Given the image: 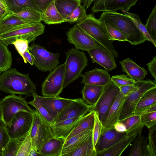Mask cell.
I'll return each instance as SVG.
<instances>
[{
	"mask_svg": "<svg viewBox=\"0 0 156 156\" xmlns=\"http://www.w3.org/2000/svg\"><path fill=\"white\" fill-rule=\"evenodd\" d=\"M36 86L28 74H23L16 68H10L0 75V91L27 97L36 92Z\"/></svg>",
	"mask_w": 156,
	"mask_h": 156,
	"instance_id": "1",
	"label": "cell"
},
{
	"mask_svg": "<svg viewBox=\"0 0 156 156\" xmlns=\"http://www.w3.org/2000/svg\"><path fill=\"white\" fill-rule=\"evenodd\" d=\"M99 19L103 22L110 23L117 28L132 45H137L147 41L132 20L125 14L104 11Z\"/></svg>",
	"mask_w": 156,
	"mask_h": 156,
	"instance_id": "2",
	"label": "cell"
},
{
	"mask_svg": "<svg viewBox=\"0 0 156 156\" xmlns=\"http://www.w3.org/2000/svg\"><path fill=\"white\" fill-rule=\"evenodd\" d=\"M45 26L41 23L9 27L0 26V41L7 46L17 39L27 40L29 43L43 34Z\"/></svg>",
	"mask_w": 156,
	"mask_h": 156,
	"instance_id": "3",
	"label": "cell"
},
{
	"mask_svg": "<svg viewBox=\"0 0 156 156\" xmlns=\"http://www.w3.org/2000/svg\"><path fill=\"white\" fill-rule=\"evenodd\" d=\"M76 24L91 37L103 45L117 58L119 55L113 46V41L104 24L95 18L93 13L87 15L86 18Z\"/></svg>",
	"mask_w": 156,
	"mask_h": 156,
	"instance_id": "4",
	"label": "cell"
},
{
	"mask_svg": "<svg viewBox=\"0 0 156 156\" xmlns=\"http://www.w3.org/2000/svg\"><path fill=\"white\" fill-rule=\"evenodd\" d=\"M66 60L63 88L67 87L80 77L87 66L88 60L85 54L72 48L66 52Z\"/></svg>",
	"mask_w": 156,
	"mask_h": 156,
	"instance_id": "5",
	"label": "cell"
},
{
	"mask_svg": "<svg viewBox=\"0 0 156 156\" xmlns=\"http://www.w3.org/2000/svg\"><path fill=\"white\" fill-rule=\"evenodd\" d=\"M33 115L30 130L32 147L38 151L49 140L55 137L51 126L37 109Z\"/></svg>",
	"mask_w": 156,
	"mask_h": 156,
	"instance_id": "6",
	"label": "cell"
},
{
	"mask_svg": "<svg viewBox=\"0 0 156 156\" xmlns=\"http://www.w3.org/2000/svg\"><path fill=\"white\" fill-rule=\"evenodd\" d=\"M28 49L34 56V65L39 70L44 72L51 71L60 63V53L49 51L38 44H32Z\"/></svg>",
	"mask_w": 156,
	"mask_h": 156,
	"instance_id": "7",
	"label": "cell"
},
{
	"mask_svg": "<svg viewBox=\"0 0 156 156\" xmlns=\"http://www.w3.org/2000/svg\"><path fill=\"white\" fill-rule=\"evenodd\" d=\"M135 83L137 87L126 97L119 121L134 115L136 107L142 95L148 90L156 87L155 82L150 80L135 81Z\"/></svg>",
	"mask_w": 156,
	"mask_h": 156,
	"instance_id": "8",
	"label": "cell"
},
{
	"mask_svg": "<svg viewBox=\"0 0 156 156\" xmlns=\"http://www.w3.org/2000/svg\"><path fill=\"white\" fill-rule=\"evenodd\" d=\"M1 105L2 119L6 125L11 122L18 112L23 111L33 114L34 110L20 95L11 94L6 96L1 100Z\"/></svg>",
	"mask_w": 156,
	"mask_h": 156,
	"instance_id": "9",
	"label": "cell"
},
{
	"mask_svg": "<svg viewBox=\"0 0 156 156\" xmlns=\"http://www.w3.org/2000/svg\"><path fill=\"white\" fill-rule=\"evenodd\" d=\"M33 119V114L21 111L6 125V129L10 138H23L30 130Z\"/></svg>",
	"mask_w": 156,
	"mask_h": 156,
	"instance_id": "10",
	"label": "cell"
},
{
	"mask_svg": "<svg viewBox=\"0 0 156 156\" xmlns=\"http://www.w3.org/2000/svg\"><path fill=\"white\" fill-rule=\"evenodd\" d=\"M65 62L58 66L50 73L42 84V95L44 96H59L63 88Z\"/></svg>",
	"mask_w": 156,
	"mask_h": 156,
	"instance_id": "11",
	"label": "cell"
},
{
	"mask_svg": "<svg viewBox=\"0 0 156 156\" xmlns=\"http://www.w3.org/2000/svg\"><path fill=\"white\" fill-rule=\"evenodd\" d=\"M119 92V88L111 80L104 86L103 92L91 110L95 112L103 125L109 108Z\"/></svg>",
	"mask_w": 156,
	"mask_h": 156,
	"instance_id": "12",
	"label": "cell"
},
{
	"mask_svg": "<svg viewBox=\"0 0 156 156\" xmlns=\"http://www.w3.org/2000/svg\"><path fill=\"white\" fill-rule=\"evenodd\" d=\"M66 35L68 42L82 51L87 52L100 44L76 24L67 32Z\"/></svg>",
	"mask_w": 156,
	"mask_h": 156,
	"instance_id": "13",
	"label": "cell"
},
{
	"mask_svg": "<svg viewBox=\"0 0 156 156\" xmlns=\"http://www.w3.org/2000/svg\"><path fill=\"white\" fill-rule=\"evenodd\" d=\"M91 108V106L83 99H75L59 114L55 120V123L66 119L84 116L90 112Z\"/></svg>",
	"mask_w": 156,
	"mask_h": 156,
	"instance_id": "14",
	"label": "cell"
},
{
	"mask_svg": "<svg viewBox=\"0 0 156 156\" xmlns=\"http://www.w3.org/2000/svg\"><path fill=\"white\" fill-rule=\"evenodd\" d=\"M87 52L93 63L98 64L107 71H111L117 67L114 56L101 44Z\"/></svg>",
	"mask_w": 156,
	"mask_h": 156,
	"instance_id": "15",
	"label": "cell"
},
{
	"mask_svg": "<svg viewBox=\"0 0 156 156\" xmlns=\"http://www.w3.org/2000/svg\"><path fill=\"white\" fill-rule=\"evenodd\" d=\"M138 0H95L91 10L94 14L100 11L116 12L126 9L129 10Z\"/></svg>",
	"mask_w": 156,
	"mask_h": 156,
	"instance_id": "16",
	"label": "cell"
},
{
	"mask_svg": "<svg viewBox=\"0 0 156 156\" xmlns=\"http://www.w3.org/2000/svg\"><path fill=\"white\" fill-rule=\"evenodd\" d=\"M144 125H142L127 133L122 140L111 147L97 153V156H120L132 142L142 133Z\"/></svg>",
	"mask_w": 156,
	"mask_h": 156,
	"instance_id": "17",
	"label": "cell"
},
{
	"mask_svg": "<svg viewBox=\"0 0 156 156\" xmlns=\"http://www.w3.org/2000/svg\"><path fill=\"white\" fill-rule=\"evenodd\" d=\"M44 107L55 120L66 106L75 99L63 98L59 96H40Z\"/></svg>",
	"mask_w": 156,
	"mask_h": 156,
	"instance_id": "18",
	"label": "cell"
},
{
	"mask_svg": "<svg viewBox=\"0 0 156 156\" xmlns=\"http://www.w3.org/2000/svg\"><path fill=\"white\" fill-rule=\"evenodd\" d=\"M126 99L119 91L107 112L102 131L114 128L115 124L119 120Z\"/></svg>",
	"mask_w": 156,
	"mask_h": 156,
	"instance_id": "19",
	"label": "cell"
},
{
	"mask_svg": "<svg viewBox=\"0 0 156 156\" xmlns=\"http://www.w3.org/2000/svg\"><path fill=\"white\" fill-rule=\"evenodd\" d=\"M127 134L126 132H118L114 128L102 130L95 146L97 153L112 146L123 139Z\"/></svg>",
	"mask_w": 156,
	"mask_h": 156,
	"instance_id": "20",
	"label": "cell"
},
{
	"mask_svg": "<svg viewBox=\"0 0 156 156\" xmlns=\"http://www.w3.org/2000/svg\"><path fill=\"white\" fill-rule=\"evenodd\" d=\"M82 77L81 83L84 84L104 86L111 80L110 75L106 70L97 68L86 72Z\"/></svg>",
	"mask_w": 156,
	"mask_h": 156,
	"instance_id": "21",
	"label": "cell"
},
{
	"mask_svg": "<svg viewBox=\"0 0 156 156\" xmlns=\"http://www.w3.org/2000/svg\"><path fill=\"white\" fill-rule=\"evenodd\" d=\"M84 116L66 119L55 123L51 127L54 137L66 140Z\"/></svg>",
	"mask_w": 156,
	"mask_h": 156,
	"instance_id": "22",
	"label": "cell"
},
{
	"mask_svg": "<svg viewBox=\"0 0 156 156\" xmlns=\"http://www.w3.org/2000/svg\"><path fill=\"white\" fill-rule=\"evenodd\" d=\"M119 62L122 66V71L135 81L144 80L147 74V71L144 68L140 67L129 58Z\"/></svg>",
	"mask_w": 156,
	"mask_h": 156,
	"instance_id": "23",
	"label": "cell"
},
{
	"mask_svg": "<svg viewBox=\"0 0 156 156\" xmlns=\"http://www.w3.org/2000/svg\"><path fill=\"white\" fill-rule=\"evenodd\" d=\"M92 133V129L84 131L65 140L61 156H65L79 147Z\"/></svg>",
	"mask_w": 156,
	"mask_h": 156,
	"instance_id": "24",
	"label": "cell"
},
{
	"mask_svg": "<svg viewBox=\"0 0 156 156\" xmlns=\"http://www.w3.org/2000/svg\"><path fill=\"white\" fill-rule=\"evenodd\" d=\"M104 86L84 84L81 90L83 99L87 104L94 106L101 95Z\"/></svg>",
	"mask_w": 156,
	"mask_h": 156,
	"instance_id": "25",
	"label": "cell"
},
{
	"mask_svg": "<svg viewBox=\"0 0 156 156\" xmlns=\"http://www.w3.org/2000/svg\"><path fill=\"white\" fill-rule=\"evenodd\" d=\"M65 141L55 138L49 140L38 151V155L61 156Z\"/></svg>",
	"mask_w": 156,
	"mask_h": 156,
	"instance_id": "26",
	"label": "cell"
},
{
	"mask_svg": "<svg viewBox=\"0 0 156 156\" xmlns=\"http://www.w3.org/2000/svg\"><path fill=\"white\" fill-rule=\"evenodd\" d=\"M156 104V87L152 88L142 95L136 107L134 115H140L148 108Z\"/></svg>",
	"mask_w": 156,
	"mask_h": 156,
	"instance_id": "27",
	"label": "cell"
},
{
	"mask_svg": "<svg viewBox=\"0 0 156 156\" xmlns=\"http://www.w3.org/2000/svg\"><path fill=\"white\" fill-rule=\"evenodd\" d=\"M41 20L48 25L65 22V19L57 10L54 1L48 6L44 12L41 13Z\"/></svg>",
	"mask_w": 156,
	"mask_h": 156,
	"instance_id": "28",
	"label": "cell"
},
{
	"mask_svg": "<svg viewBox=\"0 0 156 156\" xmlns=\"http://www.w3.org/2000/svg\"><path fill=\"white\" fill-rule=\"evenodd\" d=\"M94 112L91 110L84 116L65 140L84 131L93 129L94 122Z\"/></svg>",
	"mask_w": 156,
	"mask_h": 156,
	"instance_id": "29",
	"label": "cell"
},
{
	"mask_svg": "<svg viewBox=\"0 0 156 156\" xmlns=\"http://www.w3.org/2000/svg\"><path fill=\"white\" fill-rule=\"evenodd\" d=\"M66 156H97L92 133L79 147Z\"/></svg>",
	"mask_w": 156,
	"mask_h": 156,
	"instance_id": "30",
	"label": "cell"
},
{
	"mask_svg": "<svg viewBox=\"0 0 156 156\" xmlns=\"http://www.w3.org/2000/svg\"><path fill=\"white\" fill-rule=\"evenodd\" d=\"M130 150L129 156H147L148 138L139 134L134 139Z\"/></svg>",
	"mask_w": 156,
	"mask_h": 156,
	"instance_id": "31",
	"label": "cell"
},
{
	"mask_svg": "<svg viewBox=\"0 0 156 156\" xmlns=\"http://www.w3.org/2000/svg\"><path fill=\"white\" fill-rule=\"evenodd\" d=\"M55 7L65 19L81 3L80 0H55Z\"/></svg>",
	"mask_w": 156,
	"mask_h": 156,
	"instance_id": "32",
	"label": "cell"
},
{
	"mask_svg": "<svg viewBox=\"0 0 156 156\" xmlns=\"http://www.w3.org/2000/svg\"><path fill=\"white\" fill-rule=\"evenodd\" d=\"M12 15L28 20L41 23V12L32 8L24 7L19 12H10Z\"/></svg>",
	"mask_w": 156,
	"mask_h": 156,
	"instance_id": "33",
	"label": "cell"
},
{
	"mask_svg": "<svg viewBox=\"0 0 156 156\" xmlns=\"http://www.w3.org/2000/svg\"><path fill=\"white\" fill-rule=\"evenodd\" d=\"M32 96L33 99L28 103L38 111L51 128L53 127L55 123V120L43 106L40 96L38 95L36 92L33 93Z\"/></svg>",
	"mask_w": 156,
	"mask_h": 156,
	"instance_id": "34",
	"label": "cell"
},
{
	"mask_svg": "<svg viewBox=\"0 0 156 156\" xmlns=\"http://www.w3.org/2000/svg\"><path fill=\"white\" fill-rule=\"evenodd\" d=\"M7 46L0 41V70L2 72L10 68L12 63L11 53Z\"/></svg>",
	"mask_w": 156,
	"mask_h": 156,
	"instance_id": "35",
	"label": "cell"
},
{
	"mask_svg": "<svg viewBox=\"0 0 156 156\" xmlns=\"http://www.w3.org/2000/svg\"><path fill=\"white\" fill-rule=\"evenodd\" d=\"M5 1L8 9L10 12H19L21 10L22 7H28L34 8L41 12L38 7L32 0H5Z\"/></svg>",
	"mask_w": 156,
	"mask_h": 156,
	"instance_id": "36",
	"label": "cell"
},
{
	"mask_svg": "<svg viewBox=\"0 0 156 156\" xmlns=\"http://www.w3.org/2000/svg\"><path fill=\"white\" fill-rule=\"evenodd\" d=\"M120 10L124 14L127 16L132 20L138 29L144 35L147 41L151 42L156 47V43L154 41L149 34L145 25L142 24L139 16L135 13H130L126 9H122Z\"/></svg>",
	"mask_w": 156,
	"mask_h": 156,
	"instance_id": "37",
	"label": "cell"
},
{
	"mask_svg": "<svg viewBox=\"0 0 156 156\" xmlns=\"http://www.w3.org/2000/svg\"><path fill=\"white\" fill-rule=\"evenodd\" d=\"M33 23H37L30 21L13 15L9 12L0 21V26H13Z\"/></svg>",
	"mask_w": 156,
	"mask_h": 156,
	"instance_id": "38",
	"label": "cell"
},
{
	"mask_svg": "<svg viewBox=\"0 0 156 156\" xmlns=\"http://www.w3.org/2000/svg\"><path fill=\"white\" fill-rule=\"evenodd\" d=\"M87 15L85 7L80 4L65 19V22L77 23L84 20Z\"/></svg>",
	"mask_w": 156,
	"mask_h": 156,
	"instance_id": "39",
	"label": "cell"
},
{
	"mask_svg": "<svg viewBox=\"0 0 156 156\" xmlns=\"http://www.w3.org/2000/svg\"><path fill=\"white\" fill-rule=\"evenodd\" d=\"M23 138H10L3 152L2 156H16Z\"/></svg>",
	"mask_w": 156,
	"mask_h": 156,
	"instance_id": "40",
	"label": "cell"
},
{
	"mask_svg": "<svg viewBox=\"0 0 156 156\" xmlns=\"http://www.w3.org/2000/svg\"><path fill=\"white\" fill-rule=\"evenodd\" d=\"M145 26L152 39L156 43V5L153 8Z\"/></svg>",
	"mask_w": 156,
	"mask_h": 156,
	"instance_id": "41",
	"label": "cell"
},
{
	"mask_svg": "<svg viewBox=\"0 0 156 156\" xmlns=\"http://www.w3.org/2000/svg\"><path fill=\"white\" fill-rule=\"evenodd\" d=\"M156 125L149 129L147 146V156H156Z\"/></svg>",
	"mask_w": 156,
	"mask_h": 156,
	"instance_id": "42",
	"label": "cell"
},
{
	"mask_svg": "<svg viewBox=\"0 0 156 156\" xmlns=\"http://www.w3.org/2000/svg\"><path fill=\"white\" fill-rule=\"evenodd\" d=\"M119 121L123 122L126 126V133L127 134L142 125H144L141 122L140 115H134Z\"/></svg>",
	"mask_w": 156,
	"mask_h": 156,
	"instance_id": "43",
	"label": "cell"
},
{
	"mask_svg": "<svg viewBox=\"0 0 156 156\" xmlns=\"http://www.w3.org/2000/svg\"><path fill=\"white\" fill-rule=\"evenodd\" d=\"M30 130L23 139L16 156H29L32 147Z\"/></svg>",
	"mask_w": 156,
	"mask_h": 156,
	"instance_id": "44",
	"label": "cell"
},
{
	"mask_svg": "<svg viewBox=\"0 0 156 156\" xmlns=\"http://www.w3.org/2000/svg\"><path fill=\"white\" fill-rule=\"evenodd\" d=\"M104 23L108 33L113 41H127V39L124 35L117 28L110 23Z\"/></svg>",
	"mask_w": 156,
	"mask_h": 156,
	"instance_id": "45",
	"label": "cell"
},
{
	"mask_svg": "<svg viewBox=\"0 0 156 156\" xmlns=\"http://www.w3.org/2000/svg\"><path fill=\"white\" fill-rule=\"evenodd\" d=\"M111 80L118 87L123 85L133 84L135 82L127 75L124 74L113 76Z\"/></svg>",
	"mask_w": 156,
	"mask_h": 156,
	"instance_id": "46",
	"label": "cell"
},
{
	"mask_svg": "<svg viewBox=\"0 0 156 156\" xmlns=\"http://www.w3.org/2000/svg\"><path fill=\"white\" fill-rule=\"evenodd\" d=\"M94 112V122L92 129V137L94 144L95 146L101 133L103 125L97 113L95 112Z\"/></svg>",
	"mask_w": 156,
	"mask_h": 156,
	"instance_id": "47",
	"label": "cell"
},
{
	"mask_svg": "<svg viewBox=\"0 0 156 156\" xmlns=\"http://www.w3.org/2000/svg\"><path fill=\"white\" fill-rule=\"evenodd\" d=\"M140 115L142 123L148 129L156 125V111L143 113Z\"/></svg>",
	"mask_w": 156,
	"mask_h": 156,
	"instance_id": "48",
	"label": "cell"
},
{
	"mask_svg": "<svg viewBox=\"0 0 156 156\" xmlns=\"http://www.w3.org/2000/svg\"><path fill=\"white\" fill-rule=\"evenodd\" d=\"M27 41L22 39H17L12 44L13 45L19 54L23 57L24 52L29 47Z\"/></svg>",
	"mask_w": 156,
	"mask_h": 156,
	"instance_id": "49",
	"label": "cell"
},
{
	"mask_svg": "<svg viewBox=\"0 0 156 156\" xmlns=\"http://www.w3.org/2000/svg\"><path fill=\"white\" fill-rule=\"evenodd\" d=\"M10 139L5 128H0V154L2 156L4 150Z\"/></svg>",
	"mask_w": 156,
	"mask_h": 156,
	"instance_id": "50",
	"label": "cell"
},
{
	"mask_svg": "<svg viewBox=\"0 0 156 156\" xmlns=\"http://www.w3.org/2000/svg\"><path fill=\"white\" fill-rule=\"evenodd\" d=\"M137 87L135 83L132 85H127L121 86L119 88V91L124 96H128Z\"/></svg>",
	"mask_w": 156,
	"mask_h": 156,
	"instance_id": "51",
	"label": "cell"
},
{
	"mask_svg": "<svg viewBox=\"0 0 156 156\" xmlns=\"http://www.w3.org/2000/svg\"><path fill=\"white\" fill-rule=\"evenodd\" d=\"M41 12H44L48 6L54 0H32Z\"/></svg>",
	"mask_w": 156,
	"mask_h": 156,
	"instance_id": "52",
	"label": "cell"
},
{
	"mask_svg": "<svg viewBox=\"0 0 156 156\" xmlns=\"http://www.w3.org/2000/svg\"><path fill=\"white\" fill-rule=\"evenodd\" d=\"M148 69L155 81H156V56L153 57L150 62L147 64Z\"/></svg>",
	"mask_w": 156,
	"mask_h": 156,
	"instance_id": "53",
	"label": "cell"
},
{
	"mask_svg": "<svg viewBox=\"0 0 156 156\" xmlns=\"http://www.w3.org/2000/svg\"><path fill=\"white\" fill-rule=\"evenodd\" d=\"M22 58L25 63H27V62L31 66L34 65L35 57L31 53L29 49H27L24 52Z\"/></svg>",
	"mask_w": 156,
	"mask_h": 156,
	"instance_id": "54",
	"label": "cell"
},
{
	"mask_svg": "<svg viewBox=\"0 0 156 156\" xmlns=\"http://www.w3.org/2000/svg\"><path fill=\"white\" fill-rule=\"evenodd\" d=\"M114 128L118 132L123 133L126 132V128L124 124L122 122L118 121L114 125Z\"/></svg>",
	"mask_w": 156,
	"mask_h": 156,
	"instance_id": "55",
	"label": "cell"
},
{
	"mask_svg": "<svg viewBox=\"0 0 156 156\" xmlns=\"http://www.w3.org/2000/svg\"><path fill=\"white\" fill-rule=\"evenodd\" d=\"M94 1L95 0H80L81 3L83 4V5L86 9H87Z\"/></svg>",
	"mask_w": 156,
	"mask_h": 156,
	"instance_id": "56",
	"label": "cell"
},
{
	"mask_svg": "<svg viewBox=\"0 0 156 156\" xmlns=\"http://www.w3.org/2000/svg\"><path fill=\"white\" fill-rule=\"evenodd\" d=\"M10 11L0 7V21Z\"/></svg>",
	"mask_w": 156,
	"mask_h": 156,
	"instance_id": "57",
	"label": "cell"
},
{
	"mask_svg": "<svg viewBox=\"0 0 156 156\" xmlns=\"http://www.w3.org/2000/svg\"><path fill=\"white\" fill-rule=\"evenodd\" d=\"M156 111V104L152 105L144 111L143 113H148Z\"/></svg>",
	"mask_w": 156,
	"mask_h": 156,
	"instance_id": "58",
	"label": "cell"
},
{
	"mask_svg": "<svg viewBox=\"0 0 156 156\" xmlns=\"http://www.w3.org/2000/svg\"><path fill=\"white\" fill-rule=\"evenodd\" d=\"M38 155V151L36 149L32 147L29 156H36Z\"/></svg>",
	"mask_w": 156,
	"mask_h": 156,
	"instance_id": "59",
	"label": "cell"
},
{
	"mask_svg": "<svg viewBox=\"0 0 156 156\" xmlns=\"http://www.w3.org/2000/svg\"><path fill=\"white\" fill-rule=\"evenodd\" d=\"M0 7L5 9L9 10L5 0H0Z\"/></svg>",
	"mask_w": 156,
	"mask_h": 156,
	"instance_id": "60",
	"label": "cell"
},
{
	"mask_svg": "<svg viewBox=\"0 0 156 156\" xmlns=\"http://www.w3.org/2000/svg\"><path fill=\"white\" fill-rule=\"evenodd\" d=\"M6 124L3 119L0 116V128H5Z\"/></svg>",
	"mask_w": 156,
	"mask_h": 156,
	"instance_id": "61",
	"label": "cell"
},
{
	"mask_svg": "<svg viewBox=\"0 0 156 156\" xmlns=\"http://www.w3.org/2000/svg\"><path fill=\"white\" fill-rule=\"evenodd\" d=\"M1 103V100L0 98V116L2 119Z\"/></svg>",
	"mask_w": 156,
	"mask_h": 156,
	"instance_id": "62",
	"label": "cell"
},
{
	"mask_svg": "<svg viewBox=\"0 0 156 156\" xmlns=\"http://www.w3.org/2000/svg\"><path fill=\"white\" fill-rule=\"evenodd\" d=\"M1 73H2V72L0 70V75L1 74Z\"/></svg>",
	"mask_w": 156,
	"mask_h": 156,
	"instance_id": "63",
	"label": "cell"
},
{
	"mask_svg": "<svg viewBox=\"0 0 156 156\" xmlns=\"http://www.w3.org/2000/svg\"><path fill=\"white\" fill-rule=\"evenodd\" d=\"M0 156H2V155L0 154Z\"/></svg>",
	"mask_w": 156,
	"mask_h": 156,
	"instance_id": "64",
	"label": "cell"
}]
</instances>
